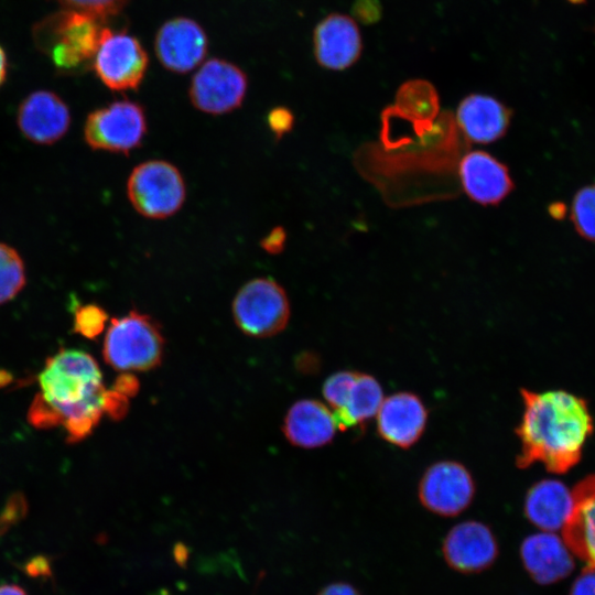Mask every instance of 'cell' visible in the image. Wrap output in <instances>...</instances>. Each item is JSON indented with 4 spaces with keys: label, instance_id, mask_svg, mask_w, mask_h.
Listing matches in <instances>:
<instances>
[{
    "label": "cell",
    "instance_id": "obj_23",
    "mask_svg": "<svg viewBox=\"0 0 595 595\" xmlns=\"http://www.w3.org/2000/svg\"><path fill=\"white\" fill-rule=\"evenodd\" d=\"M25 283V268L20 253L0 242V305L14 299Z\"/></svg>",
    "mask_w": 595,
    "mask_h": 595
},
{
    "label": "cell",
    "instance_id": "obj_39",
    "mask_svg": "<svg viewBox=\"0 0 595 595\" xmlns=\"http://www.w3.org/2000/svg\"><path fill=\"white\" fill-rule=\"evenodd\" d=\"M8 61L7 55L2 46L0 45V87L7 78Z\"/></svg>",
    "mask_w": 595,
    "mask_h": 595
},
{
    "label": "cell",
    "instance_id": "obj_33",
    "mask_svg": "<svg viewBox=\"0 0 595 595\" xmlns=\"http://www.w3.org/2000/svg\"><path fill=\"white\" fill-rule=\"evenodd\" d=\"M570 595H595V566L584 567L581 574L575 578Z\"/></svg>",
    "mask_w": 595,
    "mask_h": 595
},
{
    "label": "cell",
    "instance_id": "obj_16",
    "mask_svg": "<svg viewBox=\"0 0 595 595\" xmlns=\"http://www.w3.org/2000/svg\"><path fill=\"white\" fill-rule=\"evenodd\" d=\"M520 559L530 577L541 585L560 582L575 566L563 539L549 531L526 537L520 545Z\"/></svg>",
    "mask_w": 595,
    "mask_h": 595
},
{
    "label": "cell",
    "instance_id": "obj_38",
    "mask_svg": "<svg viewBox=\"0 0 595 595\" xmlns=\"http://www.w3.org/2000/svg\"><path fill=\"white\" fill-rule=\"evenodd\" d=\"M0 595H26V593L19 585L0 584Z\"/></svg>",
    "mask_w": 595,
    "mask_h": 595
},
{
    "label": "cell",
    "instance_id": "obj_10",
    "mask_svg": "<svg viewBox=\"0 0 595 595\" xmlns=\"http://www.w3.org/2000/svg\"><path fill=\"white\" fill-rule=\"evenodd\" d=\"M418 496L429 511L443 517H454L472 504L475 482L462 463L439 461L423 473L419 482Z\"/></svg>",
    "mask_w": 595,
    "mask_h": 595
},
{
    "label": "cell",
    "instance_id": "obj_13",
    "mask_svg": "<svg viewBox=\"0 0 595 595\" xmlns=\"http://www.w3.org/2000/svg\"><path fill=\"white\" fill-rule=\"evenodd\" d=\"M428 416V409L418 394L410 391L394 392L383 398L375 416L377 432L386 442L409 448L423 435Z\"/></svg>",
    "mask_w": 595,
    "mask_h": 595
},
{
    "label": "cell",
    "instance_id": "obj_40",
    "mask_svg": "<svg viewBox=\"0 0 595 595\" xmlns=\"http://www.w3.org/2000/svg\"><path fill=\"white\" fill-rule=\"evenodd\" d=\"M12 381L11 375L6 370H0V388Z\"/></svg>",
    "mask_w": 595,
    "mask_h": 595
},
{
    "label": "cell",
    "instance_id": "obj_9",
    "mask_svg": "<svg viewBox=\"0 0 595 595\" xmlns=\"http://www.w3.org/2000/svg\"><path fill=\"white\" fill-rule=\"evenodd\" d=\"M247 88L248 78L241 68L228 61L212 58L194 74L188 96L196 109L217 116L239 108Z\"/></svg>",
    "mask_w": 595,
    "mask_h": 595
},
{
    "label": "cell",
    "instance_id": "obj_11",
    "mask_svg": "<svg viewBox=\"0 0 595 595\" xmlns=\"http://www.w3.org/2000/svg\"><path fill=\"white\" fill-rule=\"evenodd\" d=\"M447 565L464 574L479 573L490 567L499 553L497 539L482 521L467 520L452 527L442 543Z\"/></svg>",
    "mask_w": 595,
    "mask_h": 595
},
{
    "label": "cell",
    "instance_id": "obj_8",
    "mask_svg": "<svg viewBox=\"0 0 595 595\" xmlns=\"http://www.w3.org/2000/svg\"><path fill=\"white\" fill-rule=\"evenodd\" d=\"M148 64L147 51L136 36L125 31L102 29L91 66L107 88L113 91L138 89Z\"/></svg>",
    "mask_w": 595,
    "mask_h": 595
},
{
    "label": "cell",
    "instance_id": "obj_37",
    "mask_svg": "<svg viewBox=\"0 0 595 595\" xmlns=\"http://www.w3.org/2000/svg\"><path fill=\"white\" fill-rule=\"evenodd\" d=\"M317 595H361L351 584L346 582H335L323 587Z\"/></svg>",
    "mask_w": 595,
    "mask_h": 595
},
{
    "label": "cell",
    "instance_id": "obj_4",
    "mask_svg": "<svg viewBox=\"0 0 595 595\" xmlns=\"http://www.w3.org/2000/svg\"><path fill=\"white\" fill-rule=\"evenodd\" d=\"M164 337L158 322L131 310L112 317L106 332L102 357L119 371H145L158 367L163 357Z\"/></svg>",
    "mask_w": 595,
    "mask_h": 595
},
{
    "label": "cell",
    "instance_id": "obj_3",
    "mask_svg": "<svg viewBox=\"0 0 595 595\" xmlns=\"http://www.w3.org/2000/svg\"><path fill=\"white\" fill-rule=\"evenodd\" d=\"M102 23L94 15L64 8L34 25V44L58 71H78L91 64L99 45Z\"/></svg>",
    "mask_w": 595,
    "mask_h": 595
},
{
    "label": "cell",
    "instance_id": "obj_18",
    "mask_svg": "<svg viewBox=\"0 0 595 595\" xmlns=\"http://www.w3.org/2000/svg\"><path fill=\"white\" fill-rule=\"evenodd\" d=\"M459 175L467 195L480 204H497L512 190L507 167L482 151L469 152L463 158Z\"/></svg>",
    "mask_w": 595,
    "mask_h": 595
},
{
    "label": "cell",
    "instance_id": "obj_28",
    "mask_svg": "<svg viewBox=\"0 0 595 595\" xmlns=\"http://www.w3.org/2000/svg\"><path fill=\"white\" fill-rule=\"evenodd\" d=\"M65 9L88 13L105 21L117 15L130 0H55Z\"/></svg>",
    "mask_w": 595,
    "mask_h": 595
},
{
    "label": "cell",
    "instance_id": "obj_2",
    "mask_svg": "<svg viewBox=\"0 0 595 595\" xmlns=\"http://www.w3.org/2000/svg\"><path fill=\"white\" fill-rule=\"evenodd\" d=\"M39 382L43 398L64 418L66 441L87 437L97 426L106 391L97 361L78 349H60L46 359Z\"/></svg>",
    "mask_w": 595,
    "mask_h": 595
},
{
    "label": "cell",
    "instance_id": "obj_19",
    "mask_svg": "<svg viewBox=\"0 0 595 595\" xmlns=\"http://www.w3.org/2000/svg\"><path fill=\"white\" fill-rule=\"evenodd\" d=\"M572 511L562 528L563 541L581 560L595 566V474L572 489Z\"/></svg>",
    "mask_w": 595,
    "mask_h": 595
},
{
    "label": "cell",
    "instance_id": "obj_34",
    "mask_svg": "<svg viewBox=\"0 0 595 595\" xmlns=\"http://www.w3.org/2000/svg\"><path fill=\"white\" fill-rule=\"evenodd\" d=\"M286 241V232L282 226L270 230L260 241V247L270 255H279L283 251Z\"/></svg>",
    "mask_w": 595,
    "mask_h": 595
},
{
    "label": "cell",
    "instance_id": "obj_14",
    "mask_svg": "<svg viewBox=\"0 0 595 595\" xmlns=\"http://www.w3.org/2000/svg\"><path fill=\"white\" fill-rule=\"evenodd\" d=\"M17 122L28 140L37 144H53L68 131L71 111L57 94L36 90L21 101Z\"/></svg>",
    "mask_w": 595,
    "mask_h": 595
},
{
    "label": "cell",
    "instance_id": "obj_5",
    "mask_svg": "<svg viewBox=\"0 0 595 595\" xmlns=\"http://www.w3.org/2000/svg\"><path fill=\"white\" fill-rule=\"evenodd\" d=\"M127 195L143 217L164 219L176 214L186 198V186L180 170L164 160L144 161L131 171Z\"/></svg>",
    "mask_w": 595,
    "mask_h": 595
},
{
    "label": "cell",
    "instance_id": "obj_27",
    "mask_svg": "<svg viewBox=\"0 0 595 595\" xmlns=\"http://www.w3.org/2000/svg\"><path fill=\"white\" fill-rule=\"evenodd\" d=\"M357 372L354 370H340L325 380L323 397L332 412H336L343 407Z\"/></svg>",
    "mask_w": 595,
    "mask_h": 595
},
{
    "label": "cell",
    "instance_id": "obj_22",
    "mask_svg": "<svg viewBox=\"0 0 595 595\" xmlns=\"http://www.w3.org/2000/svg\"><path fill=\"white\" fill-rule=\"evenodd\" d=\"M383 398L382 387L374 376L357 372L343 407L333 412L338 430L364 429L376 416Z\"/></svg>",
    "mask_w": 595,
    "mask_h": 595
},
{
    "label": "cell",
    "instance_id": "obj_35",
    "mask_svg": "<svg viewBox=\"0 0 595 595\" xmlns=\"http://www.w3.org/2000/svg\"><path fill=\"white\" fill-rule=\"evenodd\" d=\"M353 12L363 22H374L380 15L379 2L377 0H357L354 4Z\"/></svg>",
    "mask_w": 595,
    "mask_h": 595
},
{
    "label": "cell",
    "instance_id": "obj_20",
    "mask_svg": "<svg viewBox=\"0 0 595 595\" xmlns=\"http://www.w3.org/2000/svg\"><path fill=\"white\" fill-rule=\"evenodd\" d=\"M509 122V109L490 96L470 95L457 109V123L473 142L496 141L505 134Z\"/></svg>",
    "mask_w": 595,
    "mask_h": 595
},
{
    "label": "cell",
    "instance_id": "obj_32",
    "mask_svg": "<svg viewBox=\"0 0 595 595\" xmlns=\"http://www.w3.org/2000/svg\"><path fill=\"white\" fill-rule=\"evenodd\" d=\"M128 398L116 390H106L102 411L112 420H121L128 411Z\"/></svg>",
    "mask_w": 595,
    "mask_h": 595
},
{
    "label": "cell",
    "instance_id": "obj_29",
    "mask_svg": "<svg viewBox=\"0 0 595 595\" xmlns=\"http://www.w3.org/2000/svg\"><path fill=\"white\" fill-rule=\"evenodd\" d=\"M28 420L37 429H50L64 423L63 415L42 394H36L33 399Z\"/></svg>",
    "mask_w": 595,
    "mask_h": 595
},
{
    "label": "cell",
    "instance_id": "obj_15",
    "mask_svg": "<svg viewBox=\"0 0 595 595\" xmlns=\"http://www.w3.org/2000/svg\"><path fill=\"white\" fill-rule=\"evenodd\" d=\"M313 47L320 65L332 71L350 66L360 55L361 37L355 21L343 14L333 13L315 28Z\"/></svg>",
    "mask_w": 595,
    "mask_h": 595
},
{
    "label": "cell",
    "instance_id": "obj_41",
    "mask_svg": "<svg viewBox=\"0 0 595 595\" xmlns=\"http://www.w3.org/2000/svg\"><path fill=\"white\" fill-rule=\"evenodd\" d=\"M569 1H571L573 3H582L584 0H569Z\"/></svg>",
    "mask_w": 595,
    "mask_h": 595
},
{
    "label": "cell",
    "instance_id": "obj_12",
    "mask_svg": "<svg viewBox=\"0 0 595 595\" xmlns=\"http://www.w3.org/2000/svg\"><path fill=\"white\" fill-rule=\"evenodd\" d=\"M208 40L204 29L190 18L164 22L154 39L159 62L167 71L184 74L197 67L206 56Z\"/></svg>",
    "mask_w": 595,
    "mask_h": 595
},
{
    "label": "cell",
    "instance_id": "obj_21",
    "mask_svg": "<svg viewBox=\"0 0 595 595\" xmlns=\"http://www.w3.org/2000/svg\"><path fill=\"white\" fill-rule=\"evenodd\" d=\"M572 507V490L555 479H543L532 485L523 502L527 519L549 532L562 530Z\"/></svg>",
    "mask_w": 595,
    "mask_h": 595
},
{
    "label": "cell",
    "instance_id": "obj_24",
    "mask_svg": "<svg viewBox=\"0 0 595 595\" xmlns=\"http://www.w3.org/2000/svg\"><path fill=\"white\" fill-rule=\"evenodd\" d=\"M398 105L415 118H429L437 110V97L430 84L422 80L410 82L399 90Z\"/></svg>",
    "mask_w": 595,
    "mask_h": 595
},
{
    "label": "cell",
    "instance_id": "obj_17",
    "mask_svg": "<svg viewBox=\"0 0 595 595\" xmlns=\"http://www.w3.org/2000/svg\"><path fill=\"white\" fill-rule=\"evenodd\" d=\"M338 430L332 410L314 399H302L289 409L283 423L288 441L302 448L331 443Z\"/></svg>",
    "mask_w": 595,
    "mask_h": 595
},
{
    "label": "cell",
    "instance_id": "obj_30",
    "mask_svg": "<svg viewBox=\"0 0 595 595\" xmlns=\"http://www.w3.org/2000/svg\"><path fill=\"white\" fill-rule=\"evenodd\" d=\"M28 511V501L23 493H13L0 513V534L21 520Z\"/></svg>",
    "mask_w": 595,
    "mask_h": 595
},
{
    "label": "cell",
    "instance_id": "obj_6",
    "mask_svg": "<svg viewBox=\"0 0 595 595\" xmlns=\"http://www.w3.org/2000/svg\"><path fill=\"white\" fill-rule=\"evenodd\" d=\"M231 312L244 334L267 338L285 328L290 318V302L282 285L271 278L260 277L238 290Z\"/></svg>",
    "mask_w": 595,
    "mask_h": 595
},
{
    "label": "cell",
    "instance_id": "obj_7",
    "mask_svg": "<svg viewBox=\"0 0 595 595\" xmlns=\"http://www.w3.org/2000/svg\"><path fill=\"white\" fill-rule=\"evenodd\" d=\"M147 130L143 107L125 99L91 111L85 121L84 139L93 150L128 155L141 147Z\"/></svg>",
    "mask_w": 595,
    "mask_h": 595
},
{
    "label": "cell",
    "instance_id": "obj_31",
    "mask_svg": "<svg viewBox=\"0 0 595 595\" xmlns=\"http://www.w3.org/2000/svg\"><path fill=\"white\" fill-rule=\"evenodd\" d=\"M268 126L277 140L290 132L294 125V117L290 109L275 107L270 110L267 117Z\"/></svg>",
    "mask_w": 595,
    "mask_h": 595
},
{
    "label": "cell",
    "instance_id": "obj_26",
    "mask_svg": "<svg viewBox=\"0 0 595 595\" xmlns=\"http://www.w3.org/2000/svg\"><path fill=\"white\" fill-rule=\"evenodd\" d=\"M108 314L98 304L78 305L74 311L73 332L88 339L97 338L105 329Z\"/></svg>",
    "mask_w": 595,
    "mask_h": 595
},
{
    "label": "cell",
    "instance_id": "obj_36",
    "mask_svg": "<svg viewBox=\"0 0 595 595\" xmlns=\"http://www.w3.org/2000/svg\"><path fill=\"white\" fill-rule=\"evenodd\" d=\"M113 390L127 398L132 397L139 390V381L131 374H122L116 379Z\"/></svg>",
    "mask_w": 595,
    "mask_h": 595
},
{
    "label": "cell",
    "instance_id": "obj_1",
    "mask_svg": "<svg viewBox=\"0 0 595 595\" xmlns=\"http://www.w3.org/2000/svg\"><path fill=\"white\" fill-rule=\"evenodd\" d=\"M523 411L516 430L519 468L541 463L553 474H564L582 456L593 432V418L584 399L563 390L534 392L520 389Z\"/></svg>",
    "mask_w": 595,
    "mask_h": 595
},
{
    "label": "cell",
    "instance_id": "obj_25",
    "mask_svg": "<svg viewBox=\"0 0 595 595\" xmlns=\"http://www.w3.org/2000/svg\"><path fill=\"white\" fill-rule=\"evenodd\" d=\"M570 218L582 238L595 242V183L583 186L575 193Z\"/></svg>",
    "mask_w": 595,
    "mask_h": 595
}]
</instances>
